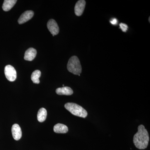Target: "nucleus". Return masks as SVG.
Listing matches in <instances>:
<instances>
[{
  "label": "nucleus",
  "instance_id": "7",
  "mask_svg": "<svg viewBox=\"0 0 150 150\" xmlns=\"http://www.w3.org/2000/svg\"><path fill=\"white\" fill-rule=\"evenodd\" d=\"M34 15V12L32 11H27L22 14L18 20L19 24H21L29 21Z\"/></svg>",
  "mask_w": 150,
  "mask_h": 150
},
{
  "label": "nucleus",
  "instance_id": "11",
  "mask_svg": "<svg viewBox=\"0 0 150 150\" xmlns=\"http://www.w3.org/2000/svg\"><path fill=\"white\" fill-rule=\"evenodd\" d=\"M54 132L58 134H66L69 131L68 127L62 123H58L54 127Z\"/></svg>",
  "mask_w": 150,
  "mask_h": 150
},
{
  "label": "nucleus",
  "instance_id": "12",
  "mask_svg": "<svg viewBox=\"0 0 150 150\" xmlns=\"http://www.w3.org/2000/svg\"><path fill=\"white\" fill-rule=\"evenodd\" d=\"M17 2L16 0H5L2 6L3 10L8 11L14 6Z\"/></svg>",
  "mask_w": 150,
  "mask_h": 150
},
{
  "label": "nucleus",
  "instance_id": "8",
  "mask_svg": "<svg viewBox=\"0 0 150 150\" xmlns=\"http://www.w3.org/2000/svg\"><path fill=\"white\" fill-rule=\"evenodd\" d=\"M13 139L16 141H18L21 139L22 137V131L21 128L17 124H14L13 125L11 129Z\"/></svg>",
  "mask_w": 150,
  "mask_h": 150
},
{
  "label": "nucleus",
  "instance_id": "16",
  "mask_svg": "<svg viewBox=\"0 0 150 150\" xmlns=\"http://www.w3.org/2000/svg\"><path fill=\"white\" fill-rule=\"evenodd\" d=\"M110 22L112 25H116L117 24L118 21H117V20L116 18H113L111 20Z\"/></svg>",
  "mask_w": 150,
  "mask_h": 150
},
{
  "label": "nucleus",
  "instance_id": "17",
  "mask_svg": "<svg viewBox=\"0 0 150 150\" xmlns=\"http://www.w3.org/2000/svg\"><path fill=\"white\" fill-rule=\"evenodd\" d=\"M150 17H149V23H150Z\"/></svg>",
  "mask_w": 150,
  "mask_h": 150
},
{
  "label": "nucleus",
  "instance_id": "1",
  "mask_svg": "<svg viewBox=\"0 0 150 150\" xmlns=\"http://www.w3.org/2000/svg\"><path fill=\"white\" fill-rule=\"evenodd\" d=\"M138 129V132L134 135L133 142L135 146L138 149H144L147 147L149 144V133L144 125H140Z\"/></svg>",
  "mask_w": 150,
  "mask_h": 150
},
{
  "label": "nucleus",
  "instance_id": "4",
  "mask_svg": "<svg viewBox=\"0 0 150 150\" xmlns=\"http://www.w3.org/2000/svg\"><path fill=\"white\" fill-rule=\"evenodd\" d=\"M5 74L8 80L13 82L16 80L17 73L15 69L13 66L8 65L6 66L4 69Z\"/></svg>",
  "mask_w": 150,
  "mask_h": 150
},
{
  "label": "nucleus",
  "instance_id": "5",
  "mask_svg": "<svg viewBox=\"0 0 150 150\" xmlns=\"http://www.w3.org/2000/svg\"><path fill=\"white\" fill-rule=\"evenodd\" d=\"M47 28L53 36L57 35L59 32V25L54 19H50L47 23Z\"/></svg>",
  "mask_w": 150,
  "mask_h": 150
},
{
  "label": "nucleus",
  "instance_id": "6",
  "mask_svg": "<svg viewBox=\"0 0 150 150\" xmlns=\"http://www.w3.org/2000/svg\"><path fill=\"white\" fill-rule=\"evenodd\" d=\"M86 2L84 0H80L78 1L75 5L74 11L75 13L77 16H81L83 13L85 8L86 6Z\"/></svg>",
  "mask_w": 150,
  "mask_h": 150
},
{
  "label": "nucleus",
  "instance_id": "15",
  "mask_svg": "<svg viewBox=\"0 0 150 150\" xmlns=\"http://www.w3.org/2000/svg\"><path fill=\"white\" fill-rule=\"evenodd\" d=\"M120 28L122 30V31L124 32H126L128 30V26L125 23H121L120 24Z\"/></svg>",
  "mask_w": 150,
  "mask_h": 150
},
{
  "label": "nucleus",
  "instance_id": "10",
  "mask_svg": "<svg viewBox=\"0 0 150 150\" xmlns=\"http://www.w3.org/2000/svg\"><path fill=\"white\" fill-rule=\"evenodd\" d=\"M56 93L59 95H71L73 94V90L68 86H64L63 87L59 88L56 89Z\"/></svg>",
  "mask_w": 150,
  "mask_h": 150
},
{
  "label": "nucleus",
  "instance_id": "3",
  "mask_svg": "<svg viewBox=\"0 0 150 150\" xmlns=\"http://www.w3.org/2000/svg\"><path fill=\"white\" fill-rule=\"evenodd\" d=\"M67 69L70 72L76 75H80L82 72V67L80 62L77 56L71 57L67 64Z\"/></svg>",
  "mask_w": 150,
  "mask_h": 150
},
{
  "label": "nucleus",
  "instance_id": "2",
  "mask_svg": "<svg viewBox=\"0 0 150 150\" xmlns=\"http://www.w3.org/2000/svg\"><path fill=\"white\" fill-rule=\"evenodd\" d=\"M65 108L73 115L78 117L85 118L88 112L85 109L79 105L73 103H68L65 105Z\"/></svg>",
  "mask_w": 150,
  "mask_h": 150
},
{
  "label": "nucleus",
  "instance_id": "14",
  "mask_svg": "<svg viewBox=\"0 0 150 150\" xmlns=\"http://www.w3.org/2000/svg\"><path fill=\"white\" fill-rule=\"evenodd\" d=\"M41 76V72L39 70H37L33 72L31 76V80L33 83L38 84L40 83L39 78Z\"/></svg>",
  "mask_w": 150,
  "mask_h": 150
},
{
  "label": "nucleus",
  "instance_id": "13",
  "mask_svg": "<svg viewBox=\"0 0 150 150\" xmlns=\"http://www.w3.org/2000/svg\"><path fill=\"white\" fill-rule=\"evenodd\" d=\"M47 115V110L46 109L43 108H40L38 112V120L39 122H43L46 120Z\"/></svg>",
  "mask_w": 150,
  "mask_h": 150
},
{
  "label": "nucleus",
  "instance_id": "9",
  "mask_svg": "<svg viewBox=\"0 0 150 150\" xmlns=\"http://www.w3.org/2000/svg\"><path fill=\"white\" fill-rule=\"evenodd\" d=\"M36 54L37 51L35 49L33 48H28L25 51L24 59L26 61H32L35 59Z\"/></svg>",
  "mask_w": 150,
  "mask_h": 150
}]
</instances>
